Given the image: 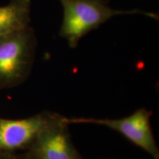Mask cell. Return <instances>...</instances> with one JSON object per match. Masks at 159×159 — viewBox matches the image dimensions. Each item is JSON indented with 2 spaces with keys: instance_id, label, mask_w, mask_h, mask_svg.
Returning a JSON list of instances; mask_svg holds the SVG:
<instances>
[{
  "instance_id": "1",
  "label": "cell",
  "mask_w": 159,
  "mask_h": 159,
  "mask_svg": "<svg viewBox=\"0 0 159 159\" xmlns=\"http://www.w3.org/2000/svg\"><path fill=\"white\" fill-rule=\"evenodd\" d=\"M63 8V20L60 36L71 48H76L81 39L91 31L113 17L126 14H143L158 19L156 13L135 9L130 11L114 9L106 0H58Z\"/></svg>"
},
{
  "instance_id": "2",
  "label": "cell",
  "mask_w": 159,
  "mask_h": 159,
  "mask_svg": "<svg viewBox=\"0 0 159 159\" xmlns=\"http://www.w3.org/2000/svg\"><path fill=\"white\" fill-rule=\"evenodd\" d=\"M37 39L30 26L0 38V91L22 84L31 74Z\"/></svg>"
},
{
  "instance_id": "3",
  "label": "cell",
  "mask_w": 159,
  "mask_h": 159,
  "mask_svg": "<svg viewBox=\"0 0 159 159\" xmlns=\"http://www.w3.org/2000/svg\"><path fill=\"white\" fill-rule=\"evenodd\" d=\"M66 117L49 111L27 150L34 159H84L71 140Z\"/></svg>"
},
{
  "instance_id": "4",
  "label": "cell",
  "mask_w": 159,
  "mask_h": 159,
  "mask_svg": "<svg viewBox=\"0 0 159 159\" xmlns=\"http://www.w3.org/2000/svg\"><path fill=\"white\" fill-rule=\"evenodd\" d=\"M152 112L145 108L137 109L128 116L119 119H97L75 117L66 121L71 124H93L116 131L128 140L142 149L153 159H159V150L151 128Z\"/></svg>"
},
{
  "instance_id": "5",
  "label": "cell",
  "mask_w": 159,
  "mask_h": 159,
  "mask_svg": "<svg viewBox=\"0 0 159 159\" xmlns=\"http://www.w3.org/2000/svg\"><path fill=\"white\" fill-rule=\"evenodd\" d=\"M44 111L24 119L0 117V153L27 151L48 116Z\"/></svg>"
},
{
  "instance_id": "6",
  "label": "cell",
  "mask_w": 159,
  "mask_h": 159,
  "mask_svg": "<svg viewBox=\"0 0 159 159\" xmlns=\"http://www.w3.org/2000/svg\"><path fill=\"white\" fill-rule=\"evenodd\" d=\"M31 0H11L0 6V38L30 26Z\"/></svg>"
},
{
  "instance_id": "7",
  "label": "cell",
  "mask_w": 159,
  "mask_h": 159,
  "mask_svg": "<svg viewBox=\"0 0 159 159\" xmlns=\"http://www.w3.org/2000/svg\"><path fill=\"white\" fill-rule=\"evenodd\" d=\"M0 159H34L27 151L19 153V152H13V153H0Z\"/></svg>"
}]
</instances>
